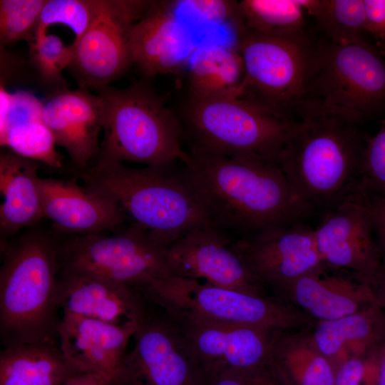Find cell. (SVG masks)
<instances>
[{"label": "cell", "mask_w": 385, "mask_h": 385, "mask_svg": "<svg viewBox=\"0 0 385 385\" xmlns=\"http://www.w3.org/2000/svg\"><path fill=\"white\" fill-rule=\"evenodd\" d=\"M138 327H119L63 314L58 331V346L65 356L83 372L98 374L113 385L128 342Z\"/></svg>", "instance_id": "21"}, {"label": "cell", "mask_w": 385, "mask_h": 385, "mask_svg": "<svg viewBox=\"0 0 385 385\" xmlns=\"http://www.w3.org/2000/svg\"><path fill=\"white\" fill-rule=\"evenodd\" d=\"M385 101V61L365 42L313 46L302 104L361 123Z\"/></svg>", "instance_id": "8"}, {"label": "cell", "mask_w": 385, "mask_h": 385, "mask_svg": "<svg viewBox=\"0 0 385 385\" xmlns=\"http://www.w3.org/2000/svg\"><path fill=\"white\" fill-rule=\"evenodd\" d=\"M177 1H152L130 35L132 63L145 76L179 74L197 48L175 15Z\"/></svg>", "instance_id": "17"}, {"label": "cell", "mask_w": 385, "mask_h": 385, "mask_svg": "<svg viewBox=\"0 0 385 385\" xmlns=\"http://www.w3.org/2000/svg\"><path fill=\"white\" fill-rule=\"evenodd\" d=\"M385 307V305L384 306ZM377 385H385V337L378 354V382Z\"/></svg>", "instance_id": "41"}, {"label": "cell", "mask_w": 385, "mask_h": 385, "mask_svg": "<svg viewBox=\"0 0 385 385\" xmlns=\"http://www.w3.org/2000/svg\"><path fill=\"white\" fill-rule=\"evenodd\" d=\"M188 69V96L197 98L240 97L245 69L235 46L197 47Z\"/></svg>", "instance_id": "27"}, {"label": "cell", "mask_w": 385, "mask_h": 385, "mask_svg": "<svg viewBox=\"0 0 385 385\" xmlns=\"http://www.w3.org/2000/svg\"><path fill=\"white\" fill-rule=\"evenodd\" d=\"M113 385H205L206 378L187 337L168 317L150 313L133 337Z\"/></svg>", "instance_id": "11"}, {"label": "cell", "mask_w": 385, "mask_h": 385, "mask_svg": "<svg viewBox=\"0 0 385 385\" xmlns=\"http://www.w3.org/2000/svg\"><path fill=\"white\" fill-rule=\"evenodd\" d=\"M46 0H1V48L33 41Z\"/></svg>", "instance_id": "33"}, {"label": "cell", "mask_w": 385, "mask_h": 385, "mask_svg": "<svg viewBox=\"0 0 385 385\" xmlns=\"http://www.w3.org/2000/svg\"><path fill=\"white\" fill-rule=\"evenodd\" d=\"M143 168L95 160L76 175L85 186L113 201L128 222L164 245L207 222L185 163Z\"/></svg>", "instance_id": "3"}, {"label": "cell", "mask_w": 385, "mask_h": 385, "mask_svg": "<svg viewBox=\"0 0 385 385\" xmlns=\"http://www.w3.org/2000/svg\"><path fill=\"white\" fill-rule=\"evenodd\" d=\"M178 4L200 18L215 24L230 26L236 35L246 25L240 1L231 0H182Z\"/></svg>", "instance_id": "35"}, {"label": "cell", "mask_w": 385, "mask_h": 385, "mask_svg": "<svg viewBox=\"0 0 385 385\" xmlns=\"http://www.w3.org/2000/svg\"><path fill=\"white\" fill-rule=\"evenodd\" d=\"M41 115L76 171L93 163L100 152L103 125V104L98 94L81 88L49 93L42 101Z\"/></svg>", "instance_id": "18"}, {"label": "cell", "mask_w": 385, "mask_h": 385, "mask_svg": "<svg viewBox=\"0 0 385 385\" xmlns=\"http://www.w3.org/2000/svg\"><path fill=\"white\" fill-rule=\"evenodd\" d=\"M376 294H377V297L380 303L383 306H384L385 305V272H384L382 279L376 290Z\"/></svg>", "instance_id": "42"}, {"label": "cell", "mask_w": 385, "mask_h": 385, "mask_svg": "<svg viewBox=\"0 0 385 385\" xmlns=\"http://www.w3.org/2000/svg\"><path fill=\"white\" fill-rule=\"evenodd\" d=\"M308 330L278 332L267 366L284 385H334L335 370Z\"/></svg>", "instance_id": "26"}, {"label": "cell", "mask_w": 385, "mask_h": 385, "mask_svg": "<svg viewBox=\"0 0 385 385\" xmlns=\"http://www.w3.org/2000/svg\"><path fill=\"white\" fill-rule=\"evenodd\" d=\"M309 0H242L247 29L266 36L291 38L305 35L304 11Z\"/></svg>", "instance_id": "28"}, {"label": "cell", "mask_w": 385, "mask_h": 385, "mask_svg": "<svg viewBox=\"0 0 385 385\" xmlns=\"http://www.w3.org/2000/svg\"><path fill=\"white\" fill-rule=\"evenodd\" d=\"M188 154L185 165L207 221L236 240L305 222L316 214L276 163L252 156Z\"/></svg>", "instance_id": "1"}, {"label": "cell", "mask_w": 385, "mask_h": 385, "mask_svg": "<svg viewBox=\"0 0 385 385\" xmlns=\"http://www.w3.org/2000/svg\"><path fill=\"white\" fill-rule=\"evenodd\" d=\"M359 187L368 196L385 197V120L374 136L366 138Z\"/></svg>", "instance_id": "34"}, {"label": "cell", "mask_w": 385, "mask_h": 385, "mask_svg": "<svg viewBox=\"0 0 385 385\" xmlns=\"http://www.w3.org/2000/svg\"><path fill=\"white\" fill-rule=\"evenodd\" d=\"M236 239L208 222L191 230L168 247L173 274L264 296L240 253Z\"/></svg>", "instance_id": "14"}, {"label": "cell", "mask_w": 385, "mask_h": 385, "mask_svg": "<svg viewBox=\"0 0 385 385\" xmlns=\"http://www.w3.org/2000/svg\"><path fill=\"white\" fill-rule=\"evenodd\" d=\"M365 26L380 45H385V0H364Z\"/></svg>", "instance_id": "38"}, {"label": "cell", "mask_w": 385, "mask_h": 385, "mask_svg": "<svg viewBox=\"0 0 385 385\" xmlns=\"http://www.w3.org/2000/svg\"><path fill=\"white\" fill-rule=\"evenodd\" d=\"M173 320L189 341L206 379L229 369L267 365L272 344L279 332L189 318Z\"/></svg>", "instance_id": "16"}, {"label": "cell", "mask_w": 385, "mask_h": 385, "mask_svg": "<svg viewBox=\"0 0 385 385\" xmlns=\"http://www.w3.org/2000/svg\"><path fill=\"white\" fill-rule=\"evenodd\" d=\"M382 48H383V50H384V51L385 53V45L382 46Z\"/></svg>", "instance_id": "43"}, {"label": "cell", "mask_w": 385, "mask_h": 385, "mask_svg": "<svg viewBox=\"0 0 385 385\" xmlns=\"http://www.w3.org/2000/svg\"><path fill=\"white\" fill-rule=\"evenodd\" d=\"M376 242L385 272V197L368 196Z\"/></svg>", "instance_id": "39"}, {"label": "cell", "mask_w": 385, "mask_h": 385, "mask_svg": "<svg viewBox=\"0 0 385 385\" xmlns=\"http://www.w3.org/2000/svg\"><path fill=\"white\" fill-rule=\"evenodd\" d=\"M59 235L34 227L1 242L0 338L4 347L56 341Z\"/></svg>", "instance_id": "4"}, {"label": "cell", "mask_w": 385, "mask_h": 385, "mask_svg": "<svg viewBox=\"0 0 385 385\" xmlns=\"http://www.w3.org/2000/svg\"><path fill=\"white\" fill-rule=\"evenodd\" d=\"M38 189L43 218L58 235L103 232L129 222L113 201L75 181L40 176Z\"/></svg>", "instance_id": "19"}, {"label": "cell", "mask_w": 385, "mask_h": 385, "mask_svg": "<svg viewBox=\"0 0 385 385\" xmlns=\"http://www.w3.org/2000/svg\"><path fill=\"white\" fill-rule=\"evenodd\" d=\"M102 2L103 0H46L34 38L46 34L50 26L62 24L73 32V43L77 42L92 24Z\"/></svg>", "instance_id": "32"}, {"label": "cell", "mask_w": 385, "mask_h": 385, "mask_svg": "<svg viewBox=\"0 0 385 385\" xmlns=\"http://www.w3.org/2000/svg\"><path fill=\"white\" fill-rule=\"evenodd\" d=\"M310 336L336 372L346 361L380 348L385 337V307L376 302L343 317L318 321Z\"/></svg>", "instance_id": "23"}, {"label": "cell", "mask_w": 385, "mask_h": 385, "mask_svg": "<svg viewBox=\"0 0 385 385\" xmlns=\"http://www.w3.org/2000/svg\"><path fill=\"white\" fill-rule=\"evenodd\" d=\"M178 115L188 153L252 156L276 163L292 123L242 97L188 95Z\"/></svg>", "instance_id": "6"}, {"label": "cell", "mask_w": 385, "mask_h": 385, "mask_svg": "<svg viewBox=\"0 0 385 385\" xmlns=\"http://www.w3.org/2000/svg\"><path fill=\"white\" fill-rule=\"evenodd\" d=\"M39 163L6 148L0 153L1 242L43 218L38 189Z\"/></svg>", "instance_id": "24"}, {"label": "cell", "mask_w": 385, "mask_h": 385, "mask_svg": "<svg viewBox=\"0 0 385 385\" xmlns=\"http://www.w3.org/2000/svg\"><path fill=\"white\" fill-rule=\"evenodd\" d=\"M366 140L359 124L302 105L277 164L297 195L324 215L359 189Z\"/></svg>", "instance_id": "2"}, {"label": "cell", "mask_w": 385, "mask_h": 385, "mask_svg": "<svg viewBox=\"0 0 385 385\" xmlns=\"http://www.w3.org/2000/svg\"><path fill=\"white\" fill-rule=\"evenodd\" d=\"M324 265L355 275L376 292L384 275L366 195L356 192L324 215L314 228Z\"/></svg>", "instance_id": "13"}, {"label": "cell", "mask_w": 385, "mask_h": 385, "mask_svg": "<svg viewBox=\"0 0 385 385\" xmlns=\"http://www.w3.org/2000/svg\"><path fill=\"white\" fill-rule=\"evenodd\" d=\"M145 301L131 285L96 276L59 272L58 302L63 314L119 327H138L149 314Z\"/></svg>", "instance_id": "20"}, {"label": "cell", "mask_w": 385, "mask_h": 385, "mask_svg": "<svg viewBox=\"0 0 385 385\" xmlns=\"http://www.w3.org/2000/svg\"><path fill=\"white\" fill-rule=\"evenodd\" d=\"M379 349L342 364L336 371L334 385H377Z\"/></svg>", "instance_id": "36"}, {"label": "cell", "mask_w": 385, "mask_h": 385, "mask_svg": "<svg viewBox=\"0 0 385 385\" xmlns=\"http://www.w3.org/2000/svg\"><path fill=\"white\" fill-rule=\"evenodd\" d=\"M307 11L316 18L327 40L337 44L365 42L364 0H311Z\"/></svg>", "instance_id": "30"}, {"label": "cell", "mask_w": 385, "mask_h": 385, "mask_svg": "<svg viewBox=\"0 0 385 385\" xmlns=\"http://www.w3.org/2000/svg\"><path fill=\"white\" fill-rule=\"evenodd\" d=\"M61 385H109L102 376L95 373H82L77 374Z\"/></svg>", "instance_id": "40"}, {"label": "cell", "mask_w": 385, "mask_h": 385, "mask_svg": "<svg viewBox=\"0 0 385 385\" xmlns=\"http://www.w3.org/2000/svg\"><path fill=\"white\" fill-rule=\"evenodd\" d=\"M136 289L173 319L189 318L277 331L309 329L317 322L279 296L247 294L173 274Z\"/></svg>", "instance_id": "7"}, {"label": "cell", "mask_w": 385, "mask_h": 385, "mask_svg": "<svg viewBox=\"0 0 385 385\" xmlns=\"http://www.w3.org/2000/svg\"><path fill=\"white\" fill-rule=\"evenodd\" d=\"M0 143L4 148L50 168L63 167V157L56 150L54 137L42 117L7 125L0 130Z\"/></svg>", "instance_id": "29"}, {"label": "cell", "mask_w": 385, "mask_h": 385, "mask_svg": "<svg viewBox=\"0 0 385 385\" xmlns=\"http://www.w3.org/2000/svg\"><path fill=\"white\" fill-rule=\"evenodd\" d=\"M277 290L317 322L339 319L379 302L369 284L351 273H330L329 268L301 277Z\"/></svg>", "instance_id": "22"}, {"label": "cell", "mask_w": 385, "mask_h": 385, "mask_svg": "<svg viewBox=\"0 0 385 385\" xmlns=\"http://www.w3.org/2000/svg\"><path fill=\"white\" fill-rule=\"evenodd\" d=\"M29 46L31 65L48 94L68 88L63 71L73 60L72 46L65 45L58 36L48 33L34 38Z\"/></svg>", "instance_id": "31"}, {"label": "cell", "mask_w": 385, "mask_h": 385, "mask_svg": "<svg viewBox=\"0 0 385 385\" xmlns=\"http://www.w3.org/2000/svg\"><path fill=\"white\" fill-rule=\"evenodd\" d=\"M236 244L255 278L276 289L327 268L318 250L314 229L305 222L270 228L237 240Z\"/></svg>", "instance_id": "15"}, {"label": "cell", "mask_w": 385, "mask_h": 385, "mask_svg": "<svg viewBox=\"0 0 385 385\" xmlns=\"http://www.w3.org/2000/svg\"><path fill=\"white\" fill-rule=\"evenodd\" d=\"M234 46L245 69L240 97L292 120L304 99L314 45L305 35L274 37L246 28Z\"/></svg>", "instance_id": "10"}, {"label": "cell", "mask_w": 385, "mask_h": 385, "mask_svg": "<svg viewBox=\"0 0 385 385\" xmlns=\"http://www.w3.org/2000/svg\"><path fill=\"white\" fill-rule=\"evenodd\" d=\"M103 104V139L96 160L157 165L185 163L183 132L178 114L145 83L97 91Z\"/></svg>", "instance_id": "5"}, {"label": "cell", "mask_w": 385, "mask_h": 385, "mask_svg": "<svg viewBox=\"0 0 385 385\" xmlns=\"http://www.w3.org/2000/svg\"><path fill=\"white\" fill-rule=\"evenodd\" d=\"M60 273L96 276L137 287L173 274L168 247L128 222L112 230L59 235Z\"/></svg>", "instance_id": "9"}, {"label": "cell", "mask_w": 385, "mask_h": 385, "mask_svg": "<svg viewBox=\"0 0 385 385\" xmlns=\"http://www.w3.org/2000/svg\"><path fill=\"white\" fill-rule=\"evenodd\" d=\"M82 373L56 341L14 345L0 352V385H61Z\"/></svg>", "instance_id": "25"}, {"label": "cell", "mask_w": 385, "mask_h": 385, "mask_svg": "<svg viewBox=\"0 0 385 385\" xmlns=\"http://www.w3.org/2000/svg\"><path fill=\"white\" fill-rule=\"evenodd\" d=\"M152 1L103 0L92 24L76 43L68 68L79 88L96 91L133 66L130 35Z\"/></svg>", "instance_id": "12"}, {"label": "cell", "mask_w": 385, "mask_h": 385, "mask_svg": "<svg viewBox=\"0 0 385 385\" xmlns=\"http://www.w3.org/2000/svg\"><path fill=\"white\" fill-rule=\"evenodd\" d=\"M205 385H284L267 365L229 369L206 379Z\"/></svg>", "instance_id": "37"}]
</instances>
